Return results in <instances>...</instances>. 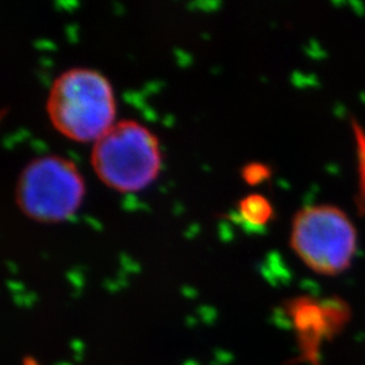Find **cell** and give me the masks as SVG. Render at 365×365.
Segmentation results:
<instances>
[{"mask_svg": "<svg viewBox=\"0 0 365 365\" xmlns=\"http://www.w3.org/2000/svg\"><path fill=\"white\" fill-rule=\"evenodd\" d=\"M46 111L53 126L68 138L95 141L113 125L115 115L111 86L93 69H68L54 80Z\"/></svg>", "mask_w": 365, "mask_h": 365, "instance_id": "obj_1", "label": "cell"}, {"mask_svg": "<svg viewBox=\"0 0 365 365\" xmlns=\"http://www.w3.org/2000/svg\"><path fill=\"white\" fill-rule=\"evenodd\" d=\"M289 244L315 274L339 276L356 259L359 235L344 210L333 205H313L295 214Z\"/></svg>", "mask_w": 365, "mask_h": 365, "instance_id": "obj_2", "label": "cell"}, {"mask_svg": "<svg viewBox=\"0 0 365 365\" xmlns=\"http://www.w3.org/2000/svg\"><path fill=\"white\" fill-rule=\"evenodd\" d=\"M91 163L106 185L122 192L138 191L160 170L158 141L138 122L120 120L93 141Z\"/></svg>", "mask_w": 365, "mask_h": 365, "instance_id": "obj_3", "label": "cell"}, {"mask_svg": "<svg viewBox=\"0 0 365 365\" xmlns=\"http://www.w3.org/2000/svg\"><path fill=\"white\" fill-rule=\"evenodd\" d=\"M84 195V182L73 163L60 156L31 160L22 170L15 200L29 218L58 222L69 218Z\"/></svg>", "mask_w": 365, "mask_h": 365, "instance_id": "obj_4", "label": "cell"}, {"mask_svg": "<svg viewBox=\"0 0 365 365\" xmlns=\"http://www.w3.org/2000/svg\"><path fill=\"white\" fill-rule=\"evenodd\" d=\"M240 217L245 226L260 230L269 218L272 217V207L264 196L252 194L240 202Z\"/></svg>", "mask_w": 365, "mask_h": 365, "instance_id": "obj_5", "label": "cell"}, {"mask_svg": "<svg viewBox=\"0 0 365 365\" xmlns=\"http://www.w3.org/2000/svg\"><path fill=\"white\" fill-rule=\"evenodd\" d=\"M269 175V170L262 165V164H257V163H252V164H247L242 170V178L245 179V182L249 184H257L261 182L264 179H267Z\"/></svg>", "mask_w": 365, "mask_h": 365, "instance_id": "obj_6", "label": "cell"}]
</instances>
